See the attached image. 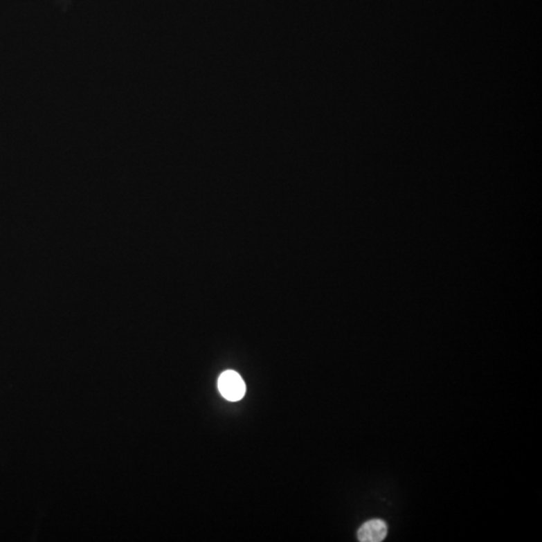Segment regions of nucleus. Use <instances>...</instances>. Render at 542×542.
Masks as SVG:
<instances>
[{
  "instance_id": "nucleus-1",
  "label": "nucleus",
  "mask_w": 542,
  "mask_h": 542,
  "mask_svg": "<svg viewBox=\"0 0 542 542\" xmlns=\"http://www.w3.org/2000/svg\"><path fill=\"white\" fill-rule=\"evenodd\" d=\"M218 389L223 398L231 401L241 400L246 392L244 381L240 374L231 370L221 374L218 380Z\"/></svg>"
},
{
  "instance_id": "nucleus-2",
  "label": "nucleus",
  "mask_w": 542,
  "mask_h": 542,
  "mask_svg": "<svg viewBox=\"0 0 542 542\" xmlns=\"http://www.w3.org/2000/svg\"><path fill=\"white\" fill-rule=\"evenodd\" d=\"M387 523L381 519H372L361 526L358 539L361 542H380L387 537Z\"/></svg>"
}]
</instances>
